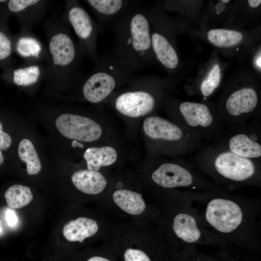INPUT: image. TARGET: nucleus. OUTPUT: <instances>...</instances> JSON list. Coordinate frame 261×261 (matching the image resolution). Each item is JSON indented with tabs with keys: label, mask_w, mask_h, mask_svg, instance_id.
<instances>
[{
	"label": "nucleus",
	"mask_w": 261,
	"mask_h": 261,
	"mask_svg": "<svg viewBox=\"0 0 261 261\" xmlns=\"http://www.w3.org/2000/svg\"><path fill=\"white\" fill-rule=\"evenodd\" d=\"M191 204L207 227L227 244L247 248L260 245V199L208 192Z\"/></svg>",
	"instance_id": "obj_1"
},
{
	"label": "nucleus",
	"mask_w": 261,
	"mask_h": 261,
	"mask_svg": "<svg viewBox=\"0 0 261 261\" xmlns=\"http://www.w3.org/2000/svg\"><path fill=\"white\" fill-rule=\"evenodd\" d=\"M109 26L114 39L111 53L123 66L135 72L152 62L149 10L142 2L133 0Z\"/></svg>",
	"instance_id": "obj_2"
},
{
	"label": "nucleus",
	"mask_w": 261,
	"mask_h": 261,
	"mask_svg": "<svg viewBox=\"0 0 261 261\" xmlns=\"http://www.w3.org/2000/svg\"><path fill=\"white\" fill-rule=\"evenodd\" d=\"M178 206L173 211L171 229L175 240L185 248L199 244L224 246L227 244L203 222L191 200L178 196Z\"/></svg>",
	"instance_id": "obj_3"
},
{
	"label": "nucleus",
	"mask_w": 261,
	"mask_h": 261,
	"mask_svg": "<svg viewBox=\"0 0 261 261\" xmlns=\"http://www.w3.org/2000/svg\"><path fill=\"white\" fill-rule=\"evenodd\" d=\"M134 72L123 66L111 52L103 54L95 68L87 75L82 87L84 98L97 103L110 96L121 84L131 82Z\"/></svg>",
	"instance_id": "obj_4"
},
{
	"label": "nucleus",
	"mask_w": 261,
	"mask_h": 261,
	"mask_svg": "<svg viewBox=\"0 0 261 261\" xmlns=\"http://www.w3.org/2000/svg\"><path fill=\"white\" fill-rule=\"evenodd\" d=\"M202 169L227 186L260 185V172L255 163L230 151L219 154L210 166Z\"/></svg>",
	"instance_id": "obj_5"
},
{
	"label": "nucleus",
	"mask_w": 261,
	"mask_h": 261,
	"mask_svg": "<svg viewBox=\"0 0 261 261\" xmlns=\"http://www.w3.org/2000/svg\"><path fill=\"white\" fill-rule=\"evenodd\" d=\"M149 77L140 76L131 81L130 89L119 93L114 100L116 109L124 116L138 117L154 109L156 99L146 88Z\"/></svg>",
	"instance_id": "obj_6"
},
{
	"label": "nucleus",
	"mask_w": 261,
	"mask_h": 261,
	"mask_svg": "<svg viewBox=\"0 0 261 261\" xmlns=\"http://www.w3.org/2000/svg\"><path fill=\"white\" fill-rule=\"evenodd\" d=\"M68 18L72 29L80 40L81 47L97 64L100 57L97 48V37L102 32L98 23L80 5L73 3L71 5Z\"/></svg>",
	"instance_id": "obj_7"
},
{
	"label": "nucleus",
	"mask_w": 261,
	"mask_h": 261,
	"mask_svg": "<svg viewBox=\"0 0 261 261\" xmlns=\"http://www.w3.org/2000/svg\"><path fill=\"white\" fill-rule=\"evenodd\" d=\"M56 126L64 137L85 142L97 140L102 133V128L97 122L77 115H60L56 120Z\"/></svg>",
	"instance_id": "obj_8"
},
{
	"label": "nucleus",
	"mask_w": 261,
	"mask_h": 261,
	"mask_svg": "<svg viewBox=\"0 0 261 261\" xmlns=\"http://www.w3.org/2000/svg\"><path fill=\"white\" fill-rule=\"evenodd\" d=\"M49 49L55 65L73 71L80 58L81 51L67 33H58L50 39Z\"/></svg>",
	"instance_id": "obj_9"
},
{
	"label": "nucleus",
	"mask_w": 261,
	"mask_h": 261,
	"mask_svg": "<svg viewBox=\"0 0 261 261\" xmlns=\"http://www.w3.org/2000/svg\"><path fill=\"white\" fill-rule=\"evenodd\" d=\"M151 46L154 57L166 69L174 70L179 63L177 52L171 40L162 30L151 29Z\"/></svg>",
	"instance_id": "obj_10"
},
{
	"label": "nucleus",
	"mask_w": 261,
	"mask_h": 261,
	"mask_svg": "<svg viewBox=\"0 0 261 261\" xmlns=\"http://www.w3.org/2000/svg\"><path fill=\"white\" fill-rule=\"evenodd\" d=\"M127 0H88L86 1L98 20L102 32L132 2Z\"/></svg>",
	"instance_id": "obj_11"
},
{
	"label": "nucleus",
	"mask_w": 261,
	"mask_h": 261,
	"mask_svg": "<svg viewBox=\"0 0 261 261\" xmlns=\"http://www.w3.org/2000/svg\"><path fill=\"white\" fill-rule=\"evenodd\" d=\"M143 129L147 136L156 140L175 142L181 140L183 137V131L179 127L158 116L145 119Z\"/></svg>",
	"instance_id": "obj_12"
},
{
	"label": "nucleus",
	"mask_w": 261,
	"mask_h": 261,
	"mask_svg": "<svg viewBox=\"0 0 261 261\" xmlns=\"http://www.w3.org/2000/svg\"><path fill=\"white\" fill-rule=\"evenodd\" d=\"M258 96L251 87L240 88L231 94L226 102V108L232 116H237L252 112L258 103Z\"/></svg>",
	"instance_id": "obj_13"
},
{
	"label": "nucleus",
	"mask_w": 261,
	"mask_h": 261,
	"mask_svg": "<svg viewBox=\"0 0 261 261\" xmlns=\"http://www.w3.org/2000/svg\"><path fill=\"white\" fill-rule=\"evenodd\" d=\"M74 186L81 192L88 194H97L105 188L107 181L98 171L82 169L74 172L71 177Z\"/></svg>",
	"instance_id": "obj_14"
},
{
	"label": "nucleus",
	"mask_w": 261,
	"mask_h": 261,
	"mask_svg": "<svg viewBox=\"0 0 261 261\" xmlns=\"http://www.w3.org/2000/svg\"><path fill=\"white\" fill-rule=\"evenodd\" d=\"M179 111L187 124L190 127L205 128L213 123V116L204 104L183 102L179 106Z\"/></svg>",
	"instance_id": "obj_15"
},
{
	"label": "nucleus",
	"mask_w": 261,
	"mask_h": 261,
	"mask_svg": "<svg viewBox=\"0 0 261 261\" xmlns=\"http://www.w3.org/2000/svg\"><path fill=\"white\" fill-rule=\"evenodd\" d=\"M96 221L86 217H80L66 223L63 228L64 237L71 242H82L84 239L96 234L98 231Z\"/></svg>",
	"instance_id": "obj_16"
},
{
	"label": "nucleus",
	"mask_w": 261,
	"mask_h": 261,
	"mask_svg": "<svg viewBox=\"0 0 261 261\" xmlns=\"http://www.w3.org/2000/svg\"><path fill=\"white\" fill-rule=\"evenodd\" d=\"M84 158L88 170L98 171L102 167L115 163L117 159V153L115 148L109 146L91 147L85 151Z\"/></svg>",
	"instance_id": "obj_17"
},
{
	"label": "nucleus",
	"mask_w": 261,
	"mask_h": 261,
	"mask_svg": "<svg viewBox=\"0 0 261 261\" xmlns=\"http://www.w3.org/2000/svg\"><path fill=\"white\" fill-rule=\"evenodd\" d=\"M116 204L125 212L138 215L145 210L146 205L141 194L127 189H118L113 195Z\"/></svg>",
	"instance_id": "obj_18"
},
{
	"label": "nucleus",
	"mask_w": 261,
	"mask_h": 261,
	"mask_svg": "<svg viewBox=\"0 0 261 261\" xmlns=\"http://www.w3.org/2000/svg\"><path fill=\"white\" fill-rule=\"evenodd\" d=\"M229 147L232 152L246 158L251 159L261 156V145L246 134L239 133L232 137Z\"/></svg>",
	"instance_id": "obj_19"
},
{
	"label": "nucleus",
	"mask_w": 261,
	"mask_h": 261,
	"mask_svg": "<svg viewBox=\"0 0 261 261\" xmlns=\"http://www.w3.org/2000/svg\"><path fill=\"white\" fill-rule=\"evenodd\" d=\"M19 158L27 164L29 175L38 174L41 170V163L35 148L28 139H23L19 143L18 148Z\"/></svg>",
	"instance_id": "obj_20"
},
{
	"label": "nucleus",
	"mask_w": 261,
	"mask_h": 261,
	"mask_svg": "<svg viewBox=\"0 0 261 261\" xmlns=\"http://www.w3.org/2000/svg\"><path fill=\"white\" fill-rule=\"evenodd\" d=\"M4 196L8 206L14 209L22 208L33 199L30 188L21 185L12 186L5 192Z\"/></svg>",
	"instance_id": "obj_21"
},
{
	"label": "nucleus",
	"mask_w": 261,
	"mask_h": 261,
	"mask_svg": "<svg viewBox=\"0 0 261 261\" xmlns=\"http://www.w3.org/2000/svg\"><path fill=\"white\" fill-rule=\"evenodd\" d=\"M207 38L210 42L217 46L227 47L239 44L243 35L234 30L213 29L208 31Z\"/></svg>",
	"instance_id": "obj_22"
},
{
	"label": "nucleus",
	"mask_w": 261,
	"mask_h": 261,
	"mask_svg": "<svg viewBox=\"0 0 261 261\" xmlns=\"http://www.w3.org/2000/svg\"><path fill=\"white\" fill-rule=\"evenodd\" d=\"M40 70L33 65L19 68L14 72V82L18 86H29L36 83L40 76Z\"/></svg>",
	"instance_id": "obj_23"
},
{
	"label": "nucleus",
	"mask_w": 261,
	"mask_h": 261,
	"mask_svg": "<svg viewBox=\"0 0 261 261\" xmlns=\"http://www.w3.org/2000/svg\"><path fill=\"white\" fill-rule=\"evenodd\" d=\"M16 50L20 55L24 57H38L41 51V46L34 38L23 37L18 40Z\"/></svg>",
	"instance_id": "obj_24"
},
{
	"label": "nucleus",
	"mask_w": 261,
	"mask_h": 261,
	"mask_svg": "<svg viewBox=\"0 0 261 261\" xmlns=\"http://www.w3.org/2000/svg\"><path fill=\"white\" fill-rule=\"evenodd\" d=\"M220 82V69L219 65L216 64L201 83V90L202 94L205 97L210 96L218 86Z\"/></svg>",
	"instance_id": "obj_25"
},
{
	"label": "nucleus",
	"mask_w": 261,
	"mask_h": 261,
	"mask_svg": "<svg viewBox=\"0 0 261 261\" xmlns=\"http://www.w3.org/2000/svg\"><path fill=\"white\" fill-rule=\"evenodd\" d=\"M39 1L38 0H11L8 2V7L10 11L17 13L37 4Z\"/></svg>",
	"instance_id": "obj_26"
},
{
	"label": "nucleus",
	"mask_w": 261,
	"mask_h": 261,
	"mask_svg": "<svg viewBox=\"0 0 261 261\" xmlns=\"http://www.w3.org/2000/svg\"><path fill=\"white\" fill-rule=\"evenodd\" d=\"M125 261H151L144 252L135 249H127L124 255Z\"/></svg>",
	"instance_id": "obj_27"
},
{
	"label": "nucleus",
	"mask_w": 261,
	"mask_h": 261,
	"mask_svg": "<svg viewBox=\"0 0 261 261\" xmlns=\"http://www.w3.org/2000/svg\"><path fill=\"white\" fill-rule=\"evenodd\" d=\"M11 53V41L4 33L0 31V60L8 58Z\"/></svg>",
	"instance_id": "obj_28"
},
{
	"label": "nucleus",
	"mask_w": 261,
	"mask_h": 261,
	"mask_svg": "<svg viewBox=\"0 0 261 261\" xmlns=\"http://www.w3.org/2000/svg\"><path fill=\"white\" fill-rule=\"evenodd\" d=\"M12 139L10 135L2 131V126L0 122V149L6 150L10 147Z\"/></svg>",
	"instance_id": "obj_29"
},
{
	"label": "nucleus",
	"mask_w": 261,
	"mask_h": 261,
	"mask_svg": "<svg viewBox=\"0 0 261 261\" xmlns=\"http://www.w3.org/2000/svg\"><path fill=\"white\" fill-rule=\"evenodd\" d=\"M6 220L9 226H14L16 224L18 218L14 211L7 210L6 212Z\"/></svg>",
	"instance_id": "obj_30"
},
{
	"label": "nucleus",
	"mask_w": 261,
	"mask_h": 261,
	"mask_svg": "<svg viewBox=\"0 0 261 261\" xmlns=\"http://www.w3.org/2000/svg\"><path fill=\"white\" fill-rule=\"evenodd\" d=\"M247 1L250 6L252 8H256L261 3V0H248Z\"/></svg>",
	"instance_id": "obj_31"
},
{
	"label": "nucleus",
	"mask_w": 261,
	"mask_h": 261,
	"mask_svg": "<svg viewBox=\"0 0 261 261\" xmlns=\"http://www.w3.org/2000/svg\"><path fill=\"white\" fill-rule=\"evenodd\" d=\"M87 261H110L109 260L102 257L94 256L89 259Z\"/></svg>",
	"instance_id": "obj_32"
},
{
	"label": "nucleus",
	"mask_w": 261,
	"mask_h": 261,
	"mask_svg": "<svg viewBox=\"0 0 261 261\" xmlns=\"http://www.w3.org/2000/svg\"><path fill=\"white\" fill-rule=\"evenodd\" d=\"M261 53H260L259 56L257 57L256 58V60L255 61V63L257 67L261 70Z\"/></svg>",
	"instance_id": "obj_33"
},
{
	"label": "nucleus",
	"mask_w": 261,
	"mask_h": 261,
	"mask_svg": "<svg viewBox=\"0 0 261 261\" xmlns=\"http://www.w3.org/2000/svg\"><path fill=\"white\" fill-rule=\"evenodd\" d=\"M72 146L74 148L77 147L82 148L84 147V145L81 143L78 142L76 140H73L72 143Z\"/></svg>",
	"instance_id": "obj_34"
},
{
	"label": "nucleus",
	"mask_w": 261,
	"mask_h": 261,
	"mask_svg": "<svg viewBox=\"0 0 261 261\" xmlns=\"http://www.w3.org/2000/svg\"><path fill=\"white\" fill-rule=\"evenodd\" d=\"M4 160L3 156L0 149V165L2 164Z\"/></svg>",
	"instance_id": "obj_35"
},
{
	"label": "nucleus",
	"mask_w": 261,
	"mask_h": 261,
	"mask_svg": "<svg viewBox=\"0 0 261 261\" xmlns=\"http://www.w3.org/2000/svg\"><path fill=\"white\" fill-rule=\"evenodd\" d=\"M222 1H223V2L226 3V2H228L229 1V0H222Z\"/></svg>",
	"instance_id": "obj_36"
},
{
	"label": "nucleus",
	"mask_w": 261,
	"mask_h": 261,
	"mask_svg": "<svg viewBox=\"0 0 261 261\" xmlns=\"http://www.w3.org/2000/svg\"><path fill=\"white\" fill-rule=\"evenodd\" d=\"M1 231H2V229H1L0 224V232H1Z\"/></svg>",
	"instance_id": "obj_37"
},
{
	"label": "nucleus",
	"mask_w": 261,
	"mask_h": 261,
	"mask_svg": "<svg viewBox=\"0 0 261 261\" xmlns=\"http://www.w3.org/2000/svg\"><path fill=\"white\" fill-rule=\"evenodd\" d=\"M210 261V260H204V261Z\"/></svg>",
	"instance_id": "obj_38"
},
{
	"label": "nucleus",
	"mask_w": 261,
	"mask_h": 261,
	"mask_svg": "<svg viewBox=\"0 0 261 261\" xmlns=\"http://www.w3.org/2000/svg\"><path fill=\"white\" fill-rule=\"evenodd\" d=\"M5 1V0H0V2Z\"/></svg>",
	"instance_id": "obj_39"
}]
</instances>
